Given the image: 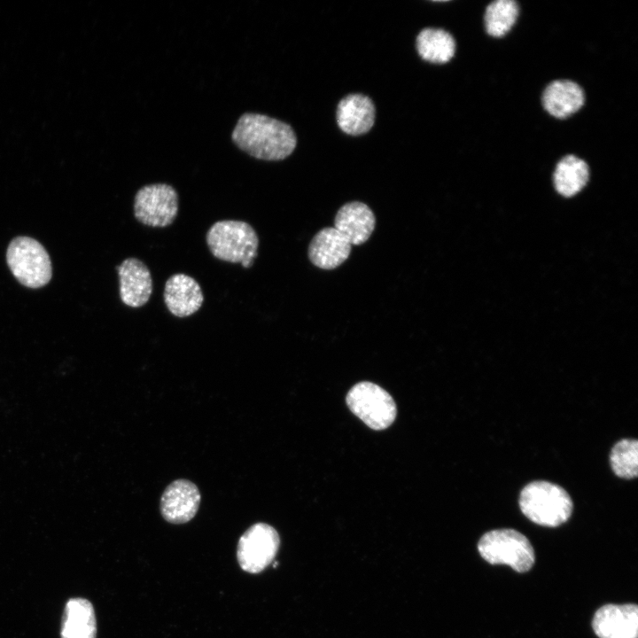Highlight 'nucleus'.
I'll use <instances>...</instances> for the list:
<instances>
[{"label": "nucleus", "instance_id": "nucleus-1", "mask_svg": "<svg viewBox=\"0 0 638 638\" xmlns=\"http://www.w3.org/2000/svg\"><path fill=\"white\" fill-rule=\"evenodd\" d=\"M231 137L239 149L263 160H284L294 151L297 144L296 135L290 125L253 113L241 115Z\"/></svg>", "mask_w": 638, "mask_h": 638}, {"label": "nucleus", "instance_id": "nucleus-2", "mask_svg": "<svg viewBox=\"0 0 638 638\" xmlns=\"http://www.w3.org/2000/svg\"><path fill=\"white\" fill-rule=\"evenodd\" d=\"M209 251L218 260L241 263L249 268L258 255L259 237L246 222L222 220L214 222L206 234Z\"/></svg>", "mask_w": 638, "mask_h": 638}, {"label": "nucleus", "instance_id": "nucleus-3", "mask_svg": "<svg viewBox=\"0 0 638 638\" xmlns=\"http://www.w3.org/2000/svg\"><path fill=\"white\" fill-rule=\"evenodd\" d=\"M518 503L527 518L549 527L565 523L573 509L569 494L562 486L544 480L527 484L520 492Z\"/></svg>", "mask_w": 638, "mask_h": 638}, {"label": "nucleus", "instance_id": "nucleus-4", "mask_svg": "<svg viewBox=\"0 0 638 638\" xmlns=\"http://www.w3.org/2000/svg\"><path fill=\"white\" fill-rule=\"evenodd\" d=\"M480 556L492 564H507L517 572H525L534 563V551L528 539L514 529L486 533L478 543Z\"/></svg>", "mask_w": 638, "mask_h": 638}, {"label": "nucleus", "instance_id": "nucleus-5", "mask_svg": "<svg viewBox=\"0 0 638 638\" xmlns=\"http://www.w3.org/2000/svg\"><path fill=\"white\" fill-rule=\"evenodd\" d=\"M6 260L13 276L27 287H42L51 278L49 254L34 238L18 237L12 239L7 248Z\"/></svg>", "mask_w": 638, "mask_h": 638}, {"label": "nucleus", "instance_id": "nucleus-6", "mask_svg": "<svg viewBox=\"0 0 638 638\" xmlns=\"http://www.w3.org/2000/svg\"><path fill=\"white\" fill-rule=\"evenodd\" d=\"M350 410L373 430L389 427L396 416L392 396L379 385L363 381L354 385L346 395Z\"/></svg>", "mask_w": 638, "mask_h": 638}, {"label": "nucleus", "instance_id": "nucleus-7", "mask_svg": "<svg viewBox=\"0 0 638 638\" xmlns=\"http://www.w3.org/2000/svg\"><path fill=\"white\" fill-rule=\"evenodd\" d=\"M178 213V195L167 183H152L137 191L134 200L135 218L144 225L164 228L171 225Z\"/></svg>", "mask_w": 638, "mask_h": 638}, {"label": "nucleus", "instance_id": "nucleus-8", "mask_svg": "<svg viewBox=\"0 0 638 638\" xmlns=\"http://www.w3.org/2000/svg\"><path fill=\"white\" fill-rule=\"evenodd\" d=\"M279 545L280 538L274 527L265 523L253 525L237 543L240 567L250 573L261 572L274 560Z\"/></svg>", "mask_w": 638, "mask_h": 638}, {"label": "nucleus", "instance_id": "nucleus-9", "mask_svg": "<svg viewBox=\"0 0 638 638\" xmlns=\"http://www.w3.org/2000/svg\"><path fill=\"white\" fill-rule=\"evenodd\" d=\"M200 493L188 479H176L164 490L160 498V513L172 524H184L191 520L199 507Z\"/></svg>", "mask_w": 638, "mask_h": 638}, {"label": "nucleus", "instance_id": "nucleus-10", "mask_svg": "<svg viewBox=\"0 0 638 638\" xmlns=\"http://www.w3.org/2000/svg\"><path fill=\"white\" fill-rule=\"evenodd\" d=\"M593 629L599 638H637L638 607L636 604H606L595 612Z\"/></svg>", "mask_w": 638, "mask_h": 638}, {"label": "nucleus", "instance_id": "nucleus-11", "mask_svg": "<svg viewBox=\"0 0 638 638\" xmlns=\"http://www.w3.org/2000/svg\"><path fill=\"white\" fill-rule=\"evenodd\" d=\"M116 269L121 301L130 307L144 306L152 293V279L148 267L137 258H128Z\"/></svg>", "mask_w": 638, "mask_h": 638}, {"label": "nucleus", "instance_id": "nucleus-12", "mask_svg": "<svg viewBox=\"0 0 638 638\" xmlns=\"http://www.w3.org/2000/svg\"><path fill=\"white\" fill-rule=\"evenodd\" d=\"M163 297L168 311L180 318L196 313L204 301L198 283L193 277L183 273L172 275L166 281Z\"/></svg>", "mask_w": 638, "mask_h": 638}, {"label": "nucleus", "instance_id": "nucleus-13", "mask_svg": "<svg viewBox=\"0 0 638 638\" xmlns=\"http://www.w3.org/2000/svg\"><path fill=\"white\" fill-rule=\"evenodd\" d=\"M352 245L334 227L319 230L308 246V258L317 268L333 269L340 266L351 253Z\"/></svg>", "mask_w": 638, "mask_h": 638}, {"label": "nucleus", "instance_id": "nucleus-14", "mask_svg": "<svg viewBox=\"0 0 638 638\" xmlns=\"http://www.w3.org/2000/svg\"><path fill=\"white\" fill-rule=\"evenodd\" d=\"M376 225L372 210L364 203L353 201L343 205L336 214L334 228L353 245L365 243Z\"/></svg>", "mask_w": 638, "mask_h": 638}, {"label": "nucleus", "instance_id": "nucleus-15", "mask_svg": "<svg viewBox=\"0 0 638 638\" xmlns=\"http://www.w3.org/2000/svg\"><path fill=\"white\" fill-rule=\"evenodd\" d=\"M375 106L362 94H350L340 100L337 108V122L346 134L358 136L370 130L375 121Z\"/></svg>", "mask_w": 638, "mask_h": 638}, {"label": "nucleus", "instance_id": "nucleus-16", "mask_svg": "<svg viewBox=\"0 0 638 638\" xmlns=\"http://www.w3.org/2000/svg\"><path fill=\"white\" fill-rule=\"evenodd\" d=\"M582 89L570 80H556L550 82L542 95L545 110L558 119H564L579 111L584 105Z\"/></svg>", "mask_w": 638, "mask_h": 638}, {"label": "nucleus", "instance_id": "nucleus-17", "mask_svg": "<svg viewBox=\"0 0 638 638\" xmlns=\"http://www.w3.org/2000/svg\"><path fill=\"white\" fill-rule=\"evenodd\" d=\"M97 621L91 603L81 597L67 601L61 626V638H96Z\"/></svg>", "mask_w": 638, "mask_h": 638}, {"label": "nucleus", "instance_id": "nucleus-18", "mask_svg": "<svg viewBox=\"0 0 638 638\" xmlns=\"http://www.w3.org/2000/svg\"><path fill=\"white\" fill-rule=\"evenodd\" d=\"M416 49L423 59L432 63L443 64L454 57L455 42L447 31L427 27L418 34Z\"/></svg>", "mask_w": 638, "mask_h": 638}, {"label": "nucleus", "instance_id": "nucleus-19", "mask_svg": "<svg viewBox=\"0 0 638 638\" xmlns=\"http://www.w3.org/2000/svg\"><path fill=\"white\" fill-rule=\"evenodd\" d=\"M553 177L557 192L564 197H572L587 184L588 166L583 160L567 155L557 163Z\"/></svg>", "mask_w": 638, "mask_h": 638}, {"label": "nucleus", "instance_id": "nucleus-20", "mask_svg": "<svg viewBox=\"0 0 638 638\" xmlns=\"http://www.w3.org/2000/svg\"><path fill=\"white\" fill-rule=\"evenodd\" d=\"M518 5L513 0H497L489 4L485 12V27L488 35H505L515 24Z\"/></svg>", "mask_w": 638, "mask_h": 638}, {"label": "nucleus", "instance_id": "nucleus-21", "mask_svg": "<svg viewBox=\"0 0 638 638\" xmlns=\"http://www.w3.org/2000/svg\"><path fill=\"white\" fill-rule=\"evenodd\" d=\"M610 463L613 472L619 478L631 479L638 473V441L623 439L612 447Z\"/></svg>", "mask_w": 638, "mask_h": 638}]
</instances>
